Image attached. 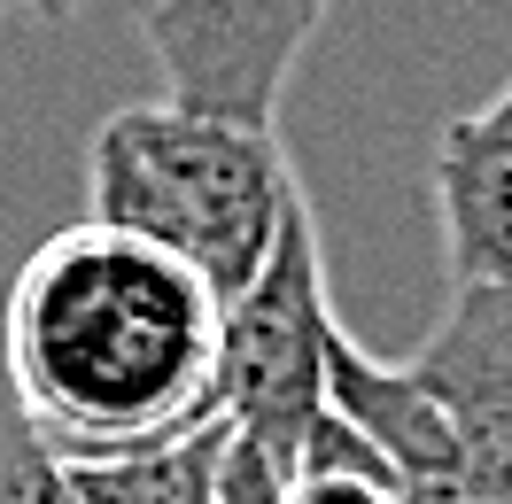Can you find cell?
<instances>
[{"instance_id": "obj_4", "label": "cell", "mask_w": 512, "mask_h": 504, "mask_svg": "<svg viewBox=\"0 0 512 504\" xmlns=\"http://www.w3.org/2000/svg\"><path fill=\"white\" fill-rule=\"evenodd\" d=\"M132 8L171 101L280 125L288 78L334 0H132Z\"/></svg>"}, {"instance_id": "obj_8", "label": "cell", "mask_w": 512, "mask_h": 504, "mask_svg": "<svg viewBox=\"0 0 512 504\" xmlns=\"http://www.w3.org/2000/svg\"><path fill=\"white\" fill-rule=\"evenodd\" d=\"M280 504H396V481H388V466L373 458V442L326 404Z\"/></svg>"}, {"instance_id": "obj_5", "label": "cell", "mask_w": 512, "mask_h": 504, "mask_svg": "<svg viewBox=\"0 0 512 504\" xmlns=\"http://www.w3.org/2000/svg\"><path fill=\"white\" fill-rule=\"evenodd\" d=\"M412 380L443 411L489 504H512V287H458L443 326L412 349Z\"/></svg>"}, {"instance_id": "obj_10", "label": "cell", "mask_w": 512, "mask_h": 504, "mask_svg": "<svg viewBox=\"0 0 512 504\" xmlns=\"http://www.w3.org/2000/svg\"><path fill=\"white\" fill-rule=\"evenodd\" d=\"M16 8H32V16H78L86 0H16Z\"/></svg>"}, {"instance_id": "obj_2", "label": "cell", "mask_w": 512, "mask_h": 504, "mask_svg": "<svg viewBox=\"0 0 512 504\" xmlns=\"http://www.w3.org/2000/svg\"><path fill=\"white\" fill-rule=\"evenodd\" d=\"M295 194L303 187L272 125L187 101L109 109L86 148V218L179 256L218 303L256 280Z\"/></svg>"}, {"instance_id": "obj_7", "label": "cell", "mask_w": 512, "mask_h": 504, "mask_svg": "<svg viewBox=\"0 0 512 504\" xmlns=\"http://www.w3.org/2000/svg\"><path fill=\"white\" fill-rule=\"evenodd\" d=\"M218 442L225 427L202 419L194 435L132 450V458H86L70 466L78 504H218Z\"/></svg>"}, {"instance_id": "obj_1", "label": "cell", "mask_w": 512, "mask_h": 504, "mask_svg": "<svg viewBox=\"0 0 512 504\" xmlns=\"http://www.w3.org/2000/svg\"><path fill=\"white\" fill-rule=\"evenodd\" d=\"M0 365L70 466L132 458L218 419V295L117 225H63L8 287Z\"/></svg>"}, {"instance_id": "obj_11", "label": "cell", "mask_w": 512, "mask_h": 504, "mask_svg": "<svg viewBox=\"0 0 512 504\" xmlns=\"http://www.w3.org/2000/svg\"><path fill=\"white\" fill-rule=\"evenodd\" d=\"M0 8H8V0H0Z\"/></svg>"}, {"instance_id": "obj_9", "label": "cell", "mask_w": 512, "mask_h": 504, "mask_svg": "<svg viewBox=\"0 0 512 504\" xmlns=\"http://www.w3.org/2000/svg\"><path fill=\"white\" fill-rule=\"evenodd\" d=\"M0 504H78L70 458L47 442L32 404L16 396V380L0 365Z\"/></svg>"}, {"instance_id": "obj_3", "label": "cell", "mask_w": 512, "mask_h": 504, "mask_svg": "<svg viewBox=\"0 0 512 504\" xmlns=\"http://www.w3.org/2000/svg\"><path fill=\"white\" fill-rule=\"evenodd\" d=\"M334 295H326V256L311 202L295 194L280 218V241L256 264L249 287H233L218 303V373H210V404H218L225 435L256 442L272 466H303V442L326 411V342H334Z\"/></svg>"}, {"instance_id": "obj_6", "label": "cell", "mask_w": 512, "mask_h": 504, "mask_svg": "<svg viewBox=\"0 0 512 504\" xmlns=\"http://www.w3.org/2000/svg\"><path fill=\"white\" fill-rule=\"evenodd\" d=\"M427 187H435L450 280L512 287V86L443 125L427 156Z\"/></svg>"}]
</instances>
